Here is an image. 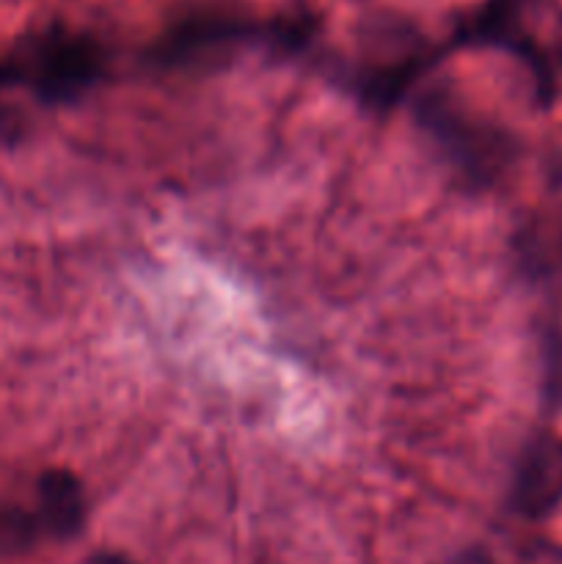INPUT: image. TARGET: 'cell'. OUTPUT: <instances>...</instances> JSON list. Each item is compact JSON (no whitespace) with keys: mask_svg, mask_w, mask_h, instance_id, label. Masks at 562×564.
<instances>
[{"mask_svg":"<svg viewBox=\"0 0 562 564\" xmlns=\"http://www.w3.org/2000/svg\"><path fill=\"white\" fill-rule=\"evenodd\" d=\"M39 540L36 518L17 507H0V560L28 554Z\"/></svg>","mask_w":562,"mask_h":564,"instance_id":"8992f818","label":"cell"},{"mask_svg":"<svg viewBox=\"0 0 562 564\" xmlns=\"http://www.w3.org/2000/svg\"><path fill=\"white\" fill-rule=\"evenodd\" d=\"M28 80L47 102L75 99L102 72V50L86 36L50 33L28 55Z\"/></svg>","mask_w":562,"mask_h":564,"instance_id":"7a4b0ae2","label":"cell"},{"mask_svg":"<svg viewBox=\"0 0 562 564\" xmlns=\"http://www.w3.org/2000/svg\"><path fill=\"white\" fill-rule=\"evenodd\" d=\"M521 564H562V545L549 543V540H529L518 551Z\"/></svg>","mask_w":562,"mask_h":564,"instance_id":"ba28073f","label":"cell"},{"mask_svg":"<svg viewBox=\"0 0 562 564\" xmlns=\"http://www.w3.org/2000/svg\"><path fill=\"white\" fill-rule=\"evenodd\" d=\"M88 564H130V562L121 560V556H114V554H97Z\"/></svg>","mask_w":562,"mask_h":564,"instance_id":"9c48e42d","label":"cell"},{"mask_svg":"<svg viewBox=\"0 0 562 564\" xmlns=\"http://www.w3.org/2000/svg\"><path fill=\"white\" fill-rule=\"evenodd\" d=\"M11 77H14V69H9L6 64H0V86H3L6 80H11Z\"/></svg>","mask_w":562,"mask_h":564,"instance_id":"30bf717a","label":"cell"},{"mask_svg":"<svg viewBox=\"0 0 562 564\" xmlns=\"http://www.w3.org/2000/svg\"><path fill=\"white\" fill-rule=\"evenodd\" d=\"M417 121L446 163L472 185H490L512 160V143L505 132L468 113L446 88H433L417 102Z\"/></svg>","mask_w":562,"mask_h":564,"instance_id":"6da1fadb","label":"cell"},{"mask_svg":"<svg viewBox=\"0 0 562 564\" xmlns=\"http://www.w3.org/2000/svg\"><path fill=\"white\" fill-rule=\"evenodd\" d=\"M39 501H42V523L61 540L75 538L86 521L83 488L69 471L53 468L39 479Z\"/></svg>","mask_w":562,"mask_h":564,"instance_id":"5b68a950","label":"cell"},{"mask_svg":"<svg viewBox=\"0 0 562 564\" xmlns=\"http://www.w3.org/2000/svg\"><path fill=\"white\" fill-rule=\"evenodd\" d=\"M562 501V441L540 438L523 455L512 485V507L527 518H545Z\"/></svg>","mask_w":562,"mask_h":564,"instance_id":"277c9868","label":"cell"},{"mask_svg":"<svg viewBox=\"0 0 562 564\" xmlns=\"http://www.w3.org/2000/svg\"><path fill=\"white\" fill-rule=\"evenodd\" d=\"M545 400L551 408H562V334L554 330L545 341Z\"/></svg>","mask_w":562,"mask_h":564,"instance_id":"52a82bcc","label":"cell"},{"mask_svg":"<svg viewBox=\"0 0 562 564\" xmlns=\"http://www.w3.org/2000/svg\"><path fill=\"white\" fill-rule=\"evenodd\" d=\"M248 36H251V25L240 17L204 11V14H193L169 28L152 47V58L165 66L215 61Z\"/></svg>","mask_w":562,"mask_h":564,"instance_id":"3957f363","label":"cell"}]
</instances>
